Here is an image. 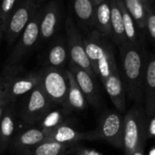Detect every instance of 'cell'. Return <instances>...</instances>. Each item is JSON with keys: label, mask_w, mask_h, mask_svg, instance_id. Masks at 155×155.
I'll use <instances>...</instances> for the list:
<instances>
[{"label": "cell", "mask_w": 155, "mask_h": 155, "mask_svg": "<svg viewBox=\"0 0 155 155\" xmlns=\"http://www.w3.org/2000/svg\"><path fill=\"white\" fill-rule=\"evenodd\" d=\"M120 68H119L126 99L143 106V82L147 51L143 46L129 43L119 47Z\"/></svg>", "instance_id": "cell-1"}, {"label": "cell", "mask_w": 155, "mask_h": 155, "mask_svg": "<svg viewBox=\"0 0 155 155\" xmlns=\"http://www.w3.org/2000/svg\"><path fill=\"white\" fill-rule=\"evenodd\" d=\"M83 40L91 67L101 83L111 75L120 72L110 39L92 29L87 33Z\"/></svg>", "instance_id": "cell-2"}, {"label": "cell", "mask_w": 155, "mask_h": 155, "mask_svg": "<svg viewBox=\"0 0 155 155\" xmlns=\"http://www.w3.org/2000/svg\"><path fill=\"white\" fill-rule=\"evenodd\" d=\"M149 123L143 106L133 105L123 116V150L131 155L149 138Z\"/></svg>", "instance_id": "cell-3"}, {"label": "cell", "mask_w": 155, "mask_h": 155, "mask_svg": "<svg viewBox=\"0 0 155 155\" xmlns=\"http://www.w3.org/2000/svg\"><path fill=\"white\" fill-rule=\"evenodd\" d=\"M39 85L54 105L65 108L68 91L67 72L63 69L45 67L39 72Z\"/></svg>", "instance_id": "cell-4"}, {"label": "cell", "mask_w": 155, "mask_h": 155, "mask_svg": "<svg viewBox=\"0 0 155 155\" xmlns=\"http://www.w3.org/2000/svg\"><path fill=\"white\" fill-rule=\"evenodd\" d=\"M94 140L105 141L115 148L123 147V116L116 110H107L100 117L98 126L91 130Z\"/></svg>", "instance_id": "cell-5"}, {"label": "cell", "mask_w": 155, "mask_h": 155, "mask_svg": "<svg viewBox=\"0 0 155 155\" xmlns=\"http://www.w3.org/2000/svg\"><path fill=\"white\" fill-rule=\"evenodd\" d=\"M66 34H67V46L68 50L69 62L84 69L94 79H98L90 59L87 56L83 37L75 25L71 17H68L66 20Z\"/></svg>", "instance_id": "cell-6"}, {"label": "cell", "mask_w": 155, "mask_h": 155, "mask_svg": "<svg viewBox=\"0 0 155 155\" xmlns=\"http://www.w3.org/2000/svg\"><path fill=\"white\" fill-rule=\"evenodd\" d=\"M38 8V0H21L18 2L8 21L4 33L9 45H13L19 38L28 23L37 13Z\"/></svg>", "instance_id": "cell-7"}, {"label": "cell", "mask_w": 155, "mask_h": 155, "mask_svg": "<svg viewBox=\"0 0 155 155\" xmlns=\"http://www.w3.org/2000/svg\"><path fill=\"white\" fill-rule=\"evenodd\" d=\"M40 18L41 12L38 10L19 36V39L8 58L9 67L17 66L38 41L40 37Z\"/></svg>", "instance_id": "cell-8"}, {"label": "cell", "mask_w": 155, "mask_h": 155, "mask_svg": "<svg viewBox=\"0 0 155 155\" xmlns=\"http://www.w3.org/2000/svg\"><path fill=\"white\" fill-rule=\"evenodd\" d=\"M54 104L42 91L39 83L28 95L21 109V119L29 124L39 122Z\"/></svg>", "instance_id": "cell-9"}, {"label": "cell", "mask_w": 155, "mask_h": 155, "mask_svg": "<svg viewBox=\"0 0 155 155\" xmlns=\"http://www.w3.org/2000/svg\"><path fill=\"white\" fill-rule=\"evenodd\" d=\"M143 109L150 122L155 121V54L147 53L143 82Z\"/></svg>", "instance_id": "cell-10"}, {"label": "cell", "mask_w": 155, "mask_h": 155, "mask_svg": "<svg viewBox=\"0 0 155 155\" xmlns=\"http://www.w3.org/2000/svg\"><path fill=\"white\" fill-rule=\"evenodd\" d=\"M68 70L73 75L76 83L82 91L87 102L95 108H99L101 105V94L100 89L96 82V79L92 78L84 69L79 68L69 61Z\"/></svg>", "instance_id": "cell-11"}, {"label": "cell", "mask_w": 155, "mask_h": 155, "mask_svg": "<svg viewBox=\"0 0 155 155\" xmlns=\"http://www.w3.org/2000/svg\"><path fill=\"white\" fill-rule=\"evenodd\" d=\"M7 96L9 103L14 102L19 97L28 94L39 83V74L29 73L25 76L12 77L4 81Z\"/></svg>", "instance_id": "cell-12"}, {"label": "cell", "mask_w": 155, "mask_h": 155, "mask_svg": "<svg viewBox=\"0 0 155 155\" xmlns=\"http://www.w3.org/2000/svg\"><path fill=\"white\" fill-rule=\"evenodd\" d=\"M47 140L64 144H79L82 140H94V138L91 130L80 131L68 124L62 123L55 129L48 130Z\"/></svg>", "instance_id": "cell-13"}, {"label": "cell", "mask_w": 155, "mask_h": 155, "mask_svg": "<svg viewBox=\"0 0 155 155\" xmlns=\"http://www.w3.org/2000/svg\"><path fill=\"white\" fill-rule=\"evenodd\" d=\"M60 18V10L58 2H50L43 12H41L40 18V37L43 41L48 40L54 37L58 27Z\"/></svg>", "instance_id": "cell-14"}, {"label": "cell", "mask_w": 155, "mask_h": 155, "mask_svg": "<svg viewBox=\"0 0 155 155\" xmlns=\"http://www.w3.org/2000/svg\"><path fill=\"white\" fill-rule=\"evenodd\" d=\"M48 130L38 128H31L20 132L12 141L13 147L17 150H28L45 141L48 138Z\"/></svg>", "instance_id": "cell-15"}, {"label": "cell", "mask_w": 155, "mask_h": 155, "mask_svg": "<svg viewBox=\"0 0 155 155\" xmlns=\"http://www.w3.org/2000/svg\"><path fill=\"white\" fill-rule=\"evenodd\" d=\"M110 8V25H111V38L110 40L119 48L127 43L122 15L120 11V0H108Z\"/></svg>", "instance_id": "cell-16"}, {"label": "cell", "mask_w": 155, "mask_h": 155, "mask_svg": "<svg viewBox=\"0 0 155 155\" xmlns=\"http://www.w3.org/2000/svg\"><path fill=\"white\" fill-rule=\"evenodd\" d=\"M69 61L68 50L66 40L59 38L49 47L46 56V67L63 69L66 63Z\"/></svg>", "instance_id": "cell-17"}, {"label": "cell", "mask_w": 155, "mask_h": 155, "mask_svg": "<svg viewBox=\"0 0 155 155\" xmlns=\"http://www.w3.org/2000/svg\"><path fill=\"white\" fill-rule=\"evenodd\" d=\"M66 72L68 80V91L64 109L68 111H82L86 109L88 102L82 91L76 83L71 72L68 69L66 70Z\"/></svg>", "instance_id": "cell-18"}, {"label": "cell", "mask_w": 155, "mask_h": 155, "mask_svg": "<svg viewBox=\"0 0 155 155\" xmlns=\"http://www.w3.org/2000/svg\"><path fill=\"white\" fill-rule=\"evenodd\" d=\"M93 29L98 31L102 37L109 39L111 38L110 8L108 0H105L100 5L96 6Z\"/></svg>", "instance_id": "cell-19"}, {"label": "cell", "mask_w": 155, "mask_h": 155, "mask_svg": "<svg viewBox=\"0 0 155 155\" xmlns=\"http://www.w3.org/2000/svg\"><path fill=\"white\" fill-rule=\"evenodd\" d=\"M79 144H64L53 140H45L32 149L31 155H70L74 154Z\"/></svg>", "instance_id": "cell-20"}, {"label": "cell", "mask_w": 155, "mask_h": 155, "mask_svg": "<svg viewBox=\"0 0 155 155\" xmlns=\"http://www.w3.org/2000/svg\"><path fill=\"white\" fill-rule=\"evenodd\" d=\"M76 18L85 29H93L95 5L91 0H72Z\"/></svg>", "instance_id": "cell-21"}, {"label": "cell", "mask_w": 155, "mask_h": 155, "mask_svg": "<svg viewBox=\"0 0 155 155\" xmlns=\"http://www.w3.org/2000/svg\"><path fill=\"white\" fill-rule=\"evenodd\" d=\"M16 128V118L11 108H6L0 122V150H4L11 142Z\"/></svg>", "instance_id": "cell-22"}, {"label": "cell", "mask_w": 155, "mask_h": 155, "mask_svg": "<svg viewBox=\"0 0 155 155\" xmlns=\"http://www.w3.org/2000/svg\"><path fill=\"white\" fill-rule=\"evenodd\" d=\"M122 1L129 14L135 22L138 29L141 33L145 32L148 4L143 3L140 0H122Z\"/></svg>", "instance_id": "cell-23"}, {"label": "cell", "mask_w": 155, "mask_h": 155, "mask_svg": "<svg viewBox=\"0 0 155 155\" xmlns=\"http://www.w3.org/2000/svg\"><path fill=\"white\" fill-rule=\"evenodd\" d=\"M67 110L63 108V110H49L44 118L39 121L40 128L46 130H50L55 129L56 127L59 126L63 123V120L66 116Z\"/></svg>", "instance_id": "cell-24"}, {"label": "cell", "mask_w": 155, "mask_h": 155, "mask_svg": "<svg viewBox=\"0 0 155 155\" xmlns=\"http://www.w3.org/2000/svg\"><path fill=\"white\" fill-rule=\"evenodd\" d=\"M18 4V0H2L0 5V21H1L3 34L5 33L8 21Z\"/></svg>", "instance_id": "cell-25"}, {"label": "cell", "mask_w": 155, "mask_h": 155, "mask_svg": "<svg viewBox=\"0 0 155 155\" xmlns=\"http://www.w3.org/2000/svg\"><path fill=\"white\" fill-rule=\"evenodd\" d=\"M145 33L147 34L149 39L155 44V8L150 5H148L147 8Z\"/></svg>", "instance_id": "cell-26"}, {"label": "cell", "mask_w": 155, "mask_h": 155, "mask_svg": "<svg viewBox=\"0 0 155 155\" xmlns=\"http://www.w3.org/2000/svg\"><path fill=\"white\" fill-rule=\"evenodd\" d=\"M0 103L5 104V105L9 104V101H8V96H7L5 83H4V81H0Z\"/></svg>", "instance_id": "cell-27"}, {"label": "cell", "mask_w": 155, "mask_h": 155, "mask_svg": "<svg viewBox=\"0 0 155 155\" xmlns=\"http://www.w3.org/2000/svg\"><path fill=\"white\" fill-rule=\"evenodd\" d=\"M74 154H76V155H100V153H97V152L92 151V150H85L81 146H79V148L77 149V150Z\"/></svg>", "instance_id": "cell-28"}, {"label": "cell", "mask_w": 155, "mask_h": 155, "mask_svg": "<svg viewBox=\"0 0 155 155\" xmlns=\"http://www.w3.org/2000/svg\"><path fill=\"white\" fill-rule=\"evenodd\" d=\"M131 155H145V144L140 145Z\"/></svg>", "instance_id": "cell-29"}, {"label": "cell", "mask_w": 155, "mask_h": 155, "mask_svg": "<svg viewBox=\"0 0 155 155\" xmlns=\"http://www.w3.org/2000/svg\"><path fill=\"white\" fill-rule=\"evenodd\" d=\"M8 105H5V104H1L0 103V122H1V120H2V117L4 115V112H5V110L7 108Z\"/></svg>", "instance_id": "cell-30"}, {"label": "cell", "mask_w": 155, "mask_h": 155, "mask_svg": "<svg viewBox=\"0 0 155 155\" xmlns=\"http://www.w3.org/2000/svg\"><path fill=\"white\" fill-rule=\"evenodd\" d=\"M91 1H92V3L95 5V7L96 6H98V5H100L101 3H102L103 1H105V0H91Z\"/></svg>", "instance_id": "cell-31"}, {"label": "cell", "mask_w": 155, "mask_h": 155, "mask_svg": "<svg viewBox=\"0 0 155 155\" xmlns=\"http://www.w3.org/2000/svg\"><path fill=\"white\" fill-rule=\"evenodd\" d=\"M2 35H3V31H2V26H1V21H0V40H1Z\"/></svg>", "instance_id": "cell-32"}, {"label": "cell", "mask_w": 155, "mask_h": 155, "mask_svg": "<svg viewBox=\"0 0 155 155\" xmlns=\"http://www.w3.org/2000/svg\"><path fill=\"white\" fill-rule=\"evenodd\" d=\"M148 5H150L151 7H153L155 8V0H150V2Z\"/></svg>", "instance_id": "cell-33"}, {"label": "cell", "mask_w": 155, "mask_h": 155, "mask_svg": "<svg viewBox=\"0 0 155 155\" xmlns=\"http://www.w3.org/2000/svg\"><path fill=\"white\" fill-rule=\"evenodd\" d=\"M140 1H142V2L145 3V4H149V3L150 2V0H140Z\"/></svg>", "instance_id": "cell-34"}, {"label": "cell", "mask_w": 155, "mask_h": 155, "mask_svg": "<svg viewBox=\"0 0 155 155\" xmlns=\"http://www.w3.org/2000/svg\"><path fill=\"white\" fill-rule=\"evenodd\" d=\"M26 155H31V154H26Z\"/></svg>", "instance_id": "cell-35"}]
</instances>
